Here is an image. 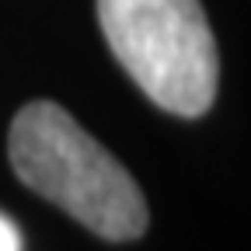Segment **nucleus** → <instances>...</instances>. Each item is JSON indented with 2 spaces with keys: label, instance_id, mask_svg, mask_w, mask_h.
<instances>
[{
  "label": "nucleus",
  "instance_id": "nucleus-1",
  "mask_svg": "<svg viewBox=\"0 0 251 251\" xmlns=\"http://www.w3.org/2000/svg\"><path fill=\"white\" fill-rule=\"evenodd\" d=\"M14 175L105 241H136L147 202L133 175L52 101L25 105L7 136Z\"/></svg>",
  "mask_w": 251,
  "mask_h": 251
},
{
  "label": "nucleus",
  "instance_id": "nucleus-2",
  "mask_svg": "<svg viewBox=\"0 0 251 251\" xmlns=\"http://www.w3.org/2000/svg\"><path fill=\"white\" fill-rule=\"evenodd\" d=\"M98 21L147 98L178 119L202 115L216 98V42L199 0H98Z\"/></svg>",
  "mask_w": 251,
  "mask_h": 251
},
{
  "label": "nucleus",
  "instance_id": "nucleus-3",
  "mask_svg": "<svg viewBox=\"0 0 251 251\" xmlns=\"http://www.w3.org/2000/svg\"><path fill=\"white\" fill-rule=\"evenodd\" d=\"M0 251H21V234L14 227V220L0 213Z\"/></svg>",
  "mask_w": 251,
  "mask_h": 251
}]
</instances>
